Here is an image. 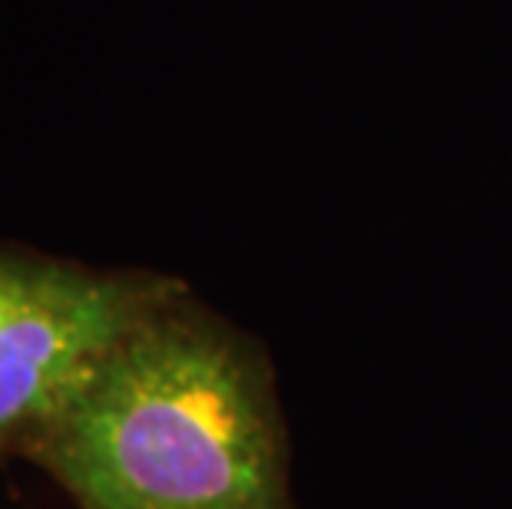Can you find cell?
Instances as JSON below:
<instances>
[{"label": "cell", "mask_w": 512, "mask_h": 509, "mask_svg": "<svg viewBox=\"0 0 512 509\" xmlns=\"http://www.w3.org/2000/svg\"><path fill=\"white\" fill-rule=\"evenodd\" d=\"M17 457L80 509H288L265 351L189 285L133 324Z\"/></svg>", "instance_id": "obj_1"}, {"label": "cell", "mask_w": 512, "mask_h": 509, "mask_svg": "<svg viewBox=\"0 0 512 509\" xmlns=\"http://www.w3.org/2000/svg\"><path fill=\"white\" fill-rule=\"evenodd\" d=\"M182 285L152 268H100L0 238V457H17L113 344Z\"/></svg>", "instance_id": "obj_2"}]
</instances>
